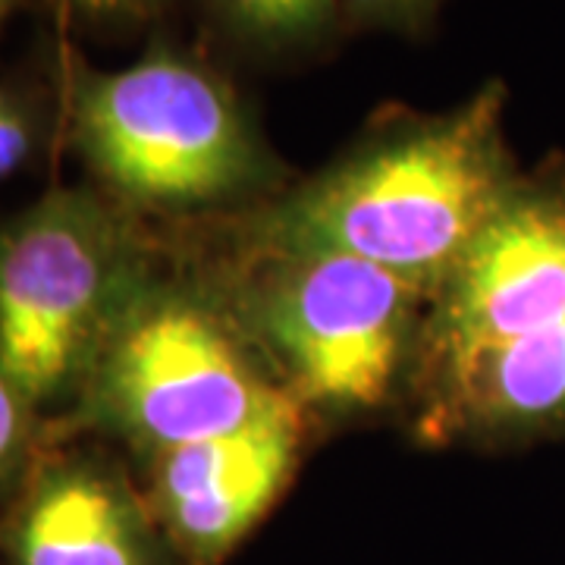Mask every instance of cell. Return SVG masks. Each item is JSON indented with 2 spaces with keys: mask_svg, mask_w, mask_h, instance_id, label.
<instances>
[{
  "mask_svg": "<svg viewBox=\"0 0 565 565\" xmlns=\"http://www.w3.org/2000/svg\"><path fill=\"white\" fill-rule=\"evenodd\" d=\"M505 92L493 82L456 110L386 126L292 204L289 252H340L418 286L456 264L512 192Z\"/></svg>",
  "mask_w": 565,
  "mask_h": 565,
  "instance_id": "6da1fadb",
  "label": "cell"
},
{
  "mask_svg": "<svg viewBox=\"0 0 565 565\" xmlns=\"http://www.w3.org/2000/svg\"><path fill=\"white\" fill-rule=\"evenodd\" d=\"M73 114L88 161L141 202H214L262 173V145L233 88L177 51L82 76Z\"/></svg>",
  "mask_w": 565,
  "mask_h": 565,
  "instance_id": "7a4b0ae2",
  "label": "cell"
},
{
  "mask_svg": "<svg viewBox=\"0 0 565 565\" xmlns=\"http://www.w3.org/2000/svg\"><path fill=\"white\" fill-rule=\"evenodd\" d=\"M264 299V330L299 393L377 405L396 377L415 286L340 252H289Z\"/></svg>",
  "mask_w": 565,
  "mask_h": 565,
  "instance_id": "3957f363",
  "label": "cell"
},
{
  "mask_svg": "<svg viewBox=\"0 0 565 565\" xmlns=\"http://www.w3.org/2000/svg\"><path fill=\"white\" fill-rule=\"evenodd\" d=\"M110 286L104 226L57 199L0 239V371L22 399L57 393L88 352Z\"/></svg>",
  "mask_w": 565,
  "mask_h": 565,
  "instance_id": "277c9868",
  "label": "cell"
},
{
  "mask_svg": "<svg viewBox=\"0 0 565 565\" xmlns=\"http://www.w3.org/2000/svg\"><path fill=\"white\" fill-rule=\"evenodd\" d=\"M107 393L126 424L163 452L243 430L289 403L252 371L221 323L189 302L154 305L122 330Z\"/></svg>",
  "mask_w": 565,
  "mask_h": 565,
  "instance_id": "5b68a950",
  "label": "cell"
},
{
  "mask_svg": "<svg viewBox=\"0 0 565 565\" xmlns=\"http://www.w3.org/2000/svg\"><path fill=\"white\" fill-rule=\"evenodd\" d=\"M449 277L444 349L459 381L490 352L565 318V177L515 180Z\"/></svg>",
  "mask_w": 565,
  "mask_h": 565,
  "instance_id": "8992f818",
  "label": "cell"
},
{
  "mask_svg": "<svg viewBox=\"0 0 565 565\" xmlns=\"http://www.w3.org/2000/svg\"><path fill=\"white\" fill-rule=\"evenodd\" d=\"M299 444L292 403L243 430L163 452L158 505L177 544L199 565L221 559L277 500Z\"/></svg>",
  "mask_w": 565,
  "mask_h": 565,
  "instance_id": "52a82bcc",
  "label": "cell"
},
{
  "mask_svg": "<svg viewBox=\"0 0 565 565\" xmlns=\"http://www.w3.org/2000/svg\"><path fill=\"white\" fill-rule=\"evenodd\" d=\"M17 565H151L139 512L88 471L54 475L35 490L13 534Z\"/></svg>",
  "mask_w": 565,
  "mask_h": 565,
  "instance_id": "ba28073f",
  "label": "cell"
},
{
  "mask_svg": "<svg viewBox=\"0 0 565 565\" xmlns=\"http://www.w3.org/2000/svg\"><path fill=\"white\" fill-rule=\"evenodd\" d=\"M468 405L500 430L565 422V318L490 352L462 377Z\"/></svg>",
  "mask_w": 565,
  "mask_h": 565,
  "instance_id": "9c48e42d",
  "label": "cell"
},
{
  "mask_svg": "<svg viewBox=\"0 0 565 565\" xmlns=\"http://www.w3.org/2000/svg\"><path fill=\"white\" fill-rule=\"evenodd\" d=\"M217 7L233 32L267 47L318 39L343 10L340 0H217Z\"/></svg>",
  "mask_w": 565,
  "mask_h": 565,
  "instance_id": "30bf717a",
  "label": "cell"
},
{
  "mask_svg": "<svg viewBox=\"0 0 565 565\" xmlns=\"http://www.w3.org/2000/svg\"><path fill=\"white\" fill-rule=\"evenodd\" d=\"M29 154V122L20 107L0 95V177L13 173Z\"/></svg>",
  "mask_w": 565,
  "mask_h": 565,
  "instance_id": "8fae6325",
  "label": "cell"
},
{
  "mask_svg": "<svg viewBox=\"0 0 565 565\" xmlns=\"http://www.w3.org/2000/svg\"><path fill=\"white\" fill-rule=\"evenodd\" d=\"M345 13L371 22H415L430 13L437 0H340Z\"/></svg>",
  "mask_w": 565,
  "mask_h": 565,
  "instance_id": "7c38bea8",
  "label": "cell"
},
{
  "mask_svg": "<svg viewBox=\"0 0 565 565\" xmlns=\"http://www.w3.org/2000/svg\"><path fill=\"white\" fill-rule=\"evenodd\" d=\"M22 396L17 393V386L7 381V374L0 371V478L10 468L17 446L22 437V418H20Z\"/></svg>",
  "mask_w": 565,
  "mask_h": 565,
  "instance_id": "4fadbf2b",
  "label": "cell"
},
{
  "mask_svg": "<svg viewBox=\"0 0 565 565\" xmlns=\"http://www.w3.org/2000/svg\"><path fill=\"white\" fill-rule=\"evenodd\" d=\"M79 13H92V17H114V13H136V10H151L163 0H63Z\"/></svg>",
  "mask_w": 565,
  "mask_h": 565,
  "instance_id": "5bb4252c",
  "label": "cell"
},
{
  "mask_svg": "<svg viewBox=\"0 0 565 565\" xmlns=\"http://www.w3.org/2000/svg\"><path fill=\"white\" fill-rule=\"evenodd\" d=\"M17 0H0V22H3V17L10 13V7H13Z\"/></svg>",
  "mask_w": 565,
  "mask_h": 565,
  "instance_id": "9a60e30c",
  "label": "cell"
}]
</instances>
